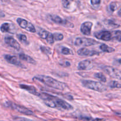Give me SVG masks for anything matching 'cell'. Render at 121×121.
<instances>
[{
	"label": "cell",
	"instance_id": "obj_1",
	"mask_svg": "<svg viewBox=\"0 0 121 121\" xmlns=\"http://www.w3.org/2000/svg\"><path fill=\"white\" fill-rule=\"evenodd\" d=\"M38 97L42 99L46 105L52 108H57L59 109H63L69 111L73 109V108L70 104L65 100L44 92H39Z\"/></svg>",
	"mask_w": 121,
	"mask_h": 121
},
{
	"label": "cell",
	"instance_id": "obj_2",
	"mask_svg": "<svg viewBox=\"0 0 121 121\" xmlns=\"http://www.w3.org/2000/svg\"><path fill=\"white\" fill-rule=\"evenodd\" d=\"M33 80L40 82L48 87L59 90V91H64L67 87V85L65 83L61 82L48 76L37 75L34 77Z\"/></svg>",
	"mask_w": 121,
	"mask_h": 121
},
{
	"label": "cell",
	"instance_id": "obj_3",
	"mask_svg": "<svg viewBox=\"0 0 121 121\" xmlns=\"http://www.w3.org/2000/svg\"><path fill=\"white\" fill-rule=\"evenodd\" d=\"M94 36L99 40L105 41H109L112 40H117L120 42L121 40V32L120 30L110 31L107 30H102L95 32Z\"/></svg>",
	"mask_w": 121,
	"mask_h": 121
},
{
	"label": "cell",
	"instance_id": "obj_4",
	"mask_svg": "<svg viewBox=\"0 0 121 121\" xmlns=\"http://www.w3.org/2000/svg\"><path fill=\"white\" fill-rule=\"evenodd\" d=\"M82 83L84 87L97 92H103L106 90V86L99 82L91 80H82Z\"/></svg>",
	"mask_w": 121,
	"mask_h": 121
},
{
	"label": "cell",
	"instance_id": "obj_5",
	"mask_svg": "<svg viewBox=\"0 0 121 121\" xmlns=\"http://www.w3.org/2000/svg\"><path fill=\"white\" fill-rule=\"evenodd\" d=\"M6 106L9 108L14 110V111L18 112L20 113H22V114L26 115H31L33 114V111H31V110L28 109L26 108L24 106L17 105V104L11 102H6Z\"/></svg>",
	"mask_w": 121,
	"mask_h": 121
},
{
	"label": "cell",
	"instance_id": "obj_6",
	"mask_svg": "<svg viewBox=\"0 0 121 121\" xmlns=\"http://www.w3.org/2000/svg\"><path fill=\"white\" fill-rule=\"evenodd\" d=\"M49 17L51 21L54 22V23L57 24L60 26H63V27H68V28H73L74 27V24L73 23L67 21V20L63 19L62 18L58 16V15H50Z\"/></svg>",
	"mask_w": 121,
	"mask_h": 121
},
{
	"label": "cell",
	"instance_id": "obj_7",
	"mask_svg": "<svg viewBox=\"0 0 121 121\" xmlns=\"http://www.w3.org/2000/svg\"><path fill=\"white\" fill-rule=\"evenodd\" d=\"M99 43L95 40L94 39L86 37H78L74 41V45L76 46H91L96 44Z\"/></svg>",
	"mask_w": 121,
	"mask_h": 121
},
{
	"label": "cell",
	"instance_id": "obj_8",
	"mask_svg": "<svg viewBox=\"0 0 121 121\" xmlns=\"http://www.w3.org/2000/svg\"><path fill=\"white\" fill-rule=\"evenodd\" d=\"M17 22L21 28L28 31V32H30V33L36 32V29L34 27V25L27 20L19 17L17 19Z\"/></svg>",
	"mask_w": 121,
	"mask_h": 121
},
{
	"label": "cell",
	"instance_id": "obj_9",
	"mask_svg": "<svg viewBox=\"0 0 121 121\" xmlns=\"http://www.w3.org/2000/svg\"><path fill=\"white\" fill-rule=\"evenodd\" d=\"M37 33L41 39H45L48 44H53L54 43V40L52 33H50L48 31L41 28H39V30L37 31Z\"/></svg>",
	"mask_w": 121,
	"mask_h": 121
},
{
	"label": "cell",
	"instance_id": "obj_10",
	"mask_svg": "<svg viewBox=\"0 0 121 121\" xmlns=\"http://www.w3.org/2000/svg\"><path fill=\"white\" fill-rule=\"evenodd\" d=\"M102 69L105 72H106L109 76L112 78H117V79H121V71L117 69L114 67H111V66H104L102 67Z\"/></svg>",
	"mask_w": 121,
	"mask_h": 121
},
{
	"label": "cell",
	"instance_id": "obj_11",
	"mask_svg": "<svg viewBox=\"0 0 121 121\" xmlns=\"http://www.w3.org/2000/svg\"><path fill=\"white\" fill-rule=\"evenodd\" d=\"M4 59L6 61L9 63L14 65L15 66H18V67H21V68H26V66H24L21 61L17 59L16 56H11L9 54H5L4 56Z\"/></svg>",
	"mask_w": 121,
	"mask_h": 121
},
{
	"label": "cell",
	"instance_id": "obj_12",
	"mask_svg": "<svg viewBox=\"0 0 121 121\" xmlns=\"http://www.w3.org/2000/svg\"><path fill=\"white\" fill-rule=\"evenodd\" d=\"M4 41L7 45L17 50H20V44L14 38L11 36H5L4 38Z\"/></svg>",
	"mask_w": 121,
	"mask_h": 121
},
{
	"label": "cell",
	"instance_id": "obj_13",
	"mask_svg": "<svg viewBox=\"0 0 121 121\" xmlns=\"http://www.w3.org/2000/svg\"><path fill=\"white\" fill-rule=\"evenodd\" d=\"M93 67V64L91 60H84L78 64V69L80 70H89Z\"/></svg>",
	"mask_w": 121,
	"mask_h": 121
},
{
	"label": "cell",
	"instance_id": "obj_14",
	"mask_svg": "<svg viewBox=\"0 0 121 121\" xmlns=\"http://www.w3.org/2000/svg\"><path fill=\"white\" fill-rule=\"evenodd\" d=\"M93 23L91 21H86L82 24L80 26V31L83 34L85 35H89L91 34Z\"/></svg>",
	"mask_w": 121,
	"mask_h": 121
},
{
	"label": "cell",
	"instance_id": "obj_15",
	"mask_svg": "<svg viewBox=\"0 0 121 121\" xmlns=\"http://www.w3.org/2000/svg\"><path fill=\"white\" fill-rule=\"evenodd\" d=\"M77 53L78 55L80 56H93L98 55L100 54V52H97L94 50H92L87 49L86 48H80Z\"/></svg>",
	"mask_w": 121,
	"mask_h": 121
},
{
	"label": "cell",
	"instance_id": "obj_16",
	"mask_svg": "<svg viewBox=\"0 0 121 121\" xmlns=\"http://www.w3.org/2000/svg\"><path fill=\"white\" fill-rule=\"evenodd\" d=\"M20 88L22 89L25 90V91H27L28 92H29L32 95H34L37 96L38 94H39V92H38L37 89L35 88L34 86H30V85H24V84H21L20 85Z\"/></svg>",
	"mask_w": 121,
	"mask_h": 121
},
{
	"label": "cell",
	"instance_id": "obj_17",
	"mask_svg": "<svg viewBox=\"0 0 121 121\" xmlns=\"http://www.w3.org/2000/svg\"><path fill=\"white\" fill-rule=\"evenodd\" d=\"M18 56L19 58L23 61H26V62L31 64V65H36V61H35V60L27 54H24V53H20V54H19Z\"/></svg>",
	"mask_w": 121,
	"mask_h": 121
},
{
	"label": "cell",
	"instance_id": "obj_18",
	"mask_svg": "<svg viewBox=\"0 0 121 121\" xmlns=\"http://www.w3.org/2000/svg\"><path fill=\"white\" fill-rule=\"evenodd\" d=\"M12 26H13V24H11L8 23V22H4L0 27V30L2 33H13L14 32L13 31V30L11 29Z\"/></svg>",
	"mask_w": 121,
	"mask_h": 121
},
{
	"label": "cell",
	"instance_id": "obj_19",
	"mask_svg": "<svg viewBox=\"0 0 121 121\" xmlns=\"http://www.w3.org/2000/svg\"><path fill=\"white\" fill-rule=\"evenodd\" d=\"M100 49L103 52H105V53H112V52H115L114 48L111 47H109V46L105 44H102L100 45Z\"/></svg>",
	"mask_w": 121,
	"mask_h": 121
},
{
	"label": "cell",
	"instance_id": "obj_20",
	"mask_svg": "<svg viewBox=\"0 0 121 121\" xmlns=\"http://www.w3.org/2000/svg\"><path fill=\"white\" fill-rule=\"evenodd\" d=\"M17 37L18 38L19 40L21 41L22 43L26 45L29 44V42H28V40H27V37L26 35L22 34H18L17 35Z\"/></svg>",
	"mask_w": 121,
	"mask_h": 121
},
{
	"label": "cell",
	"instance_id": "obj_21",
	"mask_svg": "<svg viewBox=\"0 0 121 121\" xmlns=\"http://www.w3.org/2000/svg\"><path fill=\"white\" fill-rule=\"evenodd\" d=\"M94 77L104 83L106 82V81H107V79H106V76L102 73H96L94 74Z\"/></svg>",
	"mask_w": 121,
	"mask_h": 121
},
{
	"label": "cell",
	"instance_id": "obj_22",
	"mask_svg": "<svg viewBox=\"0 0 121 121\" xmlns=\"http://www.w3.org/2000/svg\"><path fill=\"white\" fill-rule=\"evenodd\" d=\"M40 50H41V52L43 53L44 54H46V55H50L52 54V51L51 49L48 47H46L44 46H41L40 47Z\"/></svg>",
	"mask_w": 121,
	"mask_h": 121
},
{
	"label": "cell",
	"instance_id": "obj_23",
	"mask_svg": "<svg viewBox=\"0 0 121 121\" xmlns=\"http://www.w3.org/2000/svg\"><path fill=\"white\" fill-rule=\"evenodd\" d=\"M119 7V4L117 2H112L109 4V8L112 12H114Z\"/></svg>",
	"mask_w": 121,
	"mask_h": 121
},
{
	"label": "cell",
	"instance_id": "obj_24",
	"mask_svg": "<svg viewBox=\"0 0 121 121\" xmlns=\"http://www.w3.org/2000/svg\"><path fill=\"white\" fill-rule=\"evenodd\" d=\"M53 35L54 41H61L64 39V35L60 33H54Z\"/></svg>",
	"mask_w": 121,
	"mask_h": 121
},
{
	"label": "cell",
	"instance_id": "obj_25",
	"mask_svg": "<svg viewBox=\"0 0 121 121\" xmlns=\"http://www.w3.org/2000/svg\"><path fill=\"white\" fill-rule=\"evenodd\" d=\"M110 87L111 88H118L120 89L121 87V83L119 82L115 81V80H113V81L111 82L109 84Z\"/></svg>",
	"mask_w": 121,
	"mask_h": 121
},
{
	"label": "cell",
	"instance_id": "obj_26",
	"mask_svg": "<svg viewBox=\"0 0 121 121\" xmlns=\"http://www.w3.org/2000/svg\"><path fill=\"white\" fill-rule=\"evenodd\" d=\"M61 54H64V55H69V54H70L72 53V52H71V50L66 47H61Z\"/></svg>",
	"mask_w": 121,
	"mask_h": 121
},
{
	"label": "cell",
	"instance_id": "obj_27",
	"mask_svg": "<svg viewBox=\"0 0 121 121\" xmlns=\"http://www.w3.org/2000/svg\"><path fill=\"white\" fill-rule=\"evenodd\" d=\"M73 0H62L63 6L65 8H69Z\"/></svg>",
	"mask_w": 121,
	"mask_h": 121
},
{
	"label": "cell",
	"instance_id": "obj_28",
	"mask_svg": "<svg viewBox=\"0 0 121 121\" xmlns=\"http://www.w3.org/2000/svg\"><path fill=\"white\" fill-rule=\"evenodd\" d=\"M105 23H106V24L109 25V26H112V27H119V24H117V23H115L114 21H113L112 20H106V22H105Z\"/></svg>",
	"mask_w": 121,
	"mask_h": 121
},
{
	"label": "cell",
	"instance_id": "obj_29",
	"mask_svg": "<svg viewBox=\"0 0 121 121\" xmlns=\"http://www.w3.org/2000/svg\"><path fill=\"white\" fill-rule=\"evenodd\" d=\"M91 4L94 6H98L100 4L101 0H91Z\"/></svg>",
	"mask_w": 121,
	"mask_h": 121
},
{
	"label": "cell",
	"instance_id": "obj_30",
	"mask_svg": "<svg viewBox=\"0 0 121 121\" xmlns=\"http://www.w3.org/2000/svg\"><path fill=\"white\" fill-rule=\"evenodd\" d=\"M60 65L63 66V67H69V66H70V63L69 61L65 60V61H63V62H60Z\"/></svg>",
	"mask_w": 121,
	"mask_h": 121
},
{
	"label": "cell",
	"instance_id": "obj_31",
	"mask_svg": "<svg viewBox=\"0 0 121 121\" xmlns=\"http://www.w3.org/2000/svg\"><path fill=\"white\" fill-rule=\"evenodd\" d=\"M113 65H117V66H120L121 65V59H118L115 60L113 61Z\"/></svg>",
	"mask_w": 121,
	"mask_h": 121
},
{
	"label": "cell",
	"instance_id": "obj_32",
	"mask_svg": "<svg viewBox=\"0 0 121 121\" xmlns=\"http://www.w3.org/2000/svg\"><path fill=\"white\" fill-rule=\"evenodd\" d=\"M5 14L2 11H1V9H0V18H2V17H5Z\"/></svg>",
	"mask_w": 121,
	"mask_h": 121
},
{
	"label": "cell",
	"instance_id": "obj_33",
	"mask_svg": "<svg viewBox=\"0 0 121 121\" xmlns=\"http://www.w3.org/2000/svg\"><path fill=\"white\" fill-rule=\"evenodd\" d=\"M118 15H119V17H121V9H119V11H118Z\"/></svg>",
	"mask_w": 121,
	"mask_h": 121
},
{
	"label": "cell",
	"instance_id": "obj_34",
	"mask_svg": "<svg viewBox=\"0 0 121 121\" xmlns=\"http://www.w3.org/2000/svg\"><path fill=\"white\" fill-rule=\"evenodd\" d=\"M5 1V0H0V2H4Z\"/></svg>",
	"mask_w": 121,
	"mask_h": 121
}]
</instances>
